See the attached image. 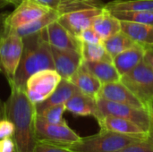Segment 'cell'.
I'll return each instance as SVG.
<instances>
[{
  "label": "cell",
  "instance_id": "6da1fadb",
  "mask_svg": "<svg viewBox=\"0 0 153 152\" xmlns=\"http://www.w3.org/2000/svg\"><path fill=\"white\" fill-rule=\"evenodd\" d=\"M11 94L4 102L5 118L14 127L15 152H33L37 143L35 135L36 106L28 98L24 88L12 86Z\"/></svg>",
  "mask_w": 153,
  "mask_h": 152
},
{
  "label": "cell",
  "instance_id": "7a4b0ae2",
  "mask_svg": "<svg viewBox=\"0 0 153 152\" xmlns=\"http://www.w3.org/2000/svg\"><path fill=\"white\" fill-rule=\"evenodd\" d=\"M23 51L10 87L24 88L27 80L43 70H55L51 46L48 39L47 29L34 35L22 38Z\"/></svg>",
  "mask_w": 153,
  "mask_h": 152
},
{
  "label": "cell",
  "instance_id": "3957f363",
  "mask_svg": "<svg viewBox=\"0 0 153 152\" xmlns=\"http://www.w3.org/2000/svg\"><path fill=\"white\" fill-rule=\"evenodd\" d=\"M5 14H0V72L4 74L11 84L22 57L23 40L15 30H11L6 27Z\"/></svg>",
  "mask_w": 153,
  "mask_h": 152
},
{
  "label": "cell",
  "instance_id": "277c9868",
  "mask_svg": "<svg viewBox=\"0 0 153 152\" xmlns=\"http://www.w3.org/2000/svg\"><path fill=\"white\" fill-rule=\"evenodd\" d=\"M143 139L145 138L100 130L99 133L81 137L76 142L65 147L74 152H115Z\"/></svg>",
  "mask_w": 153,
  "mask_h": 152
},
{
  "label": "cell",
  "instance_id": "5b68a950",
  "mask_svg": "<svg viewBox=\"0 0 153 152\" xmlns=\"http://www.w3.org/2000/svg\"><path fill=\"white\" fill-rule=\"evenodd\" d=\"M97 105L99 108V116L97 118L104 116L124 118L138 125L148 133L152 122V116L148 109L117 103L100 98L97 99Z\"/></svg>",
  "mask_w": 153,
  "mask_h": 152
},
{
  "label": "cell",
  "instance_id": "8992f818",
  "mask_svg": "<svg viewBox=\"0 0 153 152\" xmlns=\"http://www.w3.org/2000/svg\"><path fill=\"white\" fill-rule=\"evenodd\" d=\"M122 82L146 107L153 102V70L143 60L136 67L121 76Z\"/></svg>",
  "mask_w": 153,
  "mask_h": 152
},
{
  "label": "cell",
  "instance_id": "52a82bcc",
  "mask_svg": "<svg viewBox=\"0 0 153 152\" xmlns=\"http://www.w3.org/2000/svg\"><path fill=\"white\" fill-rule=\"evenodd\" d=\"M61 79L56 70L39 71L27 80L24 90L30 100L34 105H38L54 92Z\"/></svg>",
  "mask_w": 153,
  "mask_h": 152
},
{
  "label": "cell",
  "instance_id": "ba28073f",
  "mask_svg": "<svg viewBox=\"0 0 153 152\" xmlns=\"http://www.w3.org/2000/svg\"><path fill=\"white\" fill-rule=\"evenodd\" d=\"M35 135L37 142H45L62 146L76 142L81 138L68 126L66 122L51 124L38 116L35 121Z\"/></svg>",
  "mask_w": 153,
  "mask_h": 152
},
{
  "label": "cell",
  "instance_id": "9c48e42d",
  "mask_svg": "<svg viewBox=\"0 0 153 152\" xmlns=\"http://www.w3.org/2000/svg\"><path fill=\"white\" fill-rule=\"evenodd\" d=\"M50 8L32 0H22L10 13L5 14L4 22L11 30H16L47 13Z\"/></svg>",
  "mask_w": 153,
  "mask_h": 152
},
{
  "label": "cell",
  "instance_id": "30bf717a",
  "mask_svg": "<svg viewBox=\"0 0 153 152\" xmlns=\"http://www.w3.org/2000/svg\"><path fill=\"white\" fill-rule=\"evenodd\" d=\"M102 11L103 6H94L91 8L81 9L61 14L57 21L71 34L77 38L82 31L92 27L94 19L100 14Z\"/></svg>",
  "mask_w": 153,
  "mask_h": 152
},
{
  "label": "cell",
  "instance_id": "8fae6325",
  "mask_svg": "<svg viewBox=\"0 0 153 152\" xmlns=\"http://www.w3.org/2000/svg\"><path fill=\"white\" fill-rule=\"evenodd\" d=\"M98 98L147 109L145 104L120 81L102 84L97 99Z\"/></svg>",
  "mask_w": 153,
  "mask_h": 152
},
{
  "label": "cell",
  "instance_id": "7c38bea8",
  "mask_svg": "<svg viewBox=\"0 0 153 152\" xmlns=\"http://www.w3.org/2000/svg\"><path fill=\"white\" fill-rule=\"evenodd\" d=\"M55 70L62 79L69 80L82 63L81 52L76 50L59 49L51 46Z\"/></svg>",
  "mask_w": 153,
  "mask_h": 152
},
{
  "label": "cell",
  "instance_id": "4fadbf2b",
  "mask_svg": "<svg viewBox=\"0 0 153 152\" xmlns=\"http://www.w3.org/2000/svg\"><path fill=\"white\" fill-rule=\"evenodd\" d=\"M47 34L50 46L59 49L81 52L82 42L60 24L58 21L52 22L47 27Z\"/></svg>",
  "mask_w": 153,
  "mask_h": 152
},
{
  "label": "cell",
  "instance_id": "5bb4252c",
  "mask_svg": "<svg viewBox=\"0 0 153 152\" xmlns=\"http://www.w3.org/2000/svg\"><path fill=\"white\" fill-rule=\"evenodd\" d=\"M97 121L100 130H107L121 134L143 138H146L147 136V132L141 126L124 118L113 116H104L97 118Z\"/></svg>",
  "mask_w": 153,
  "mask_h": 152
},
{
  "label": "cell",
  "instance_id": "9a60e30c",
  "mask_svg": "<svg viewBox=\"0 0 153 152\" xmlns=\"http://www.w3.org/2000/svg\"><path fill=\"white\" fill-rule=\"evenodd\" d=\"M65 110L80 116H99V108L97 99H94L82 92H77L70 98L65 104Z\"/></svg>",
  "mask_w": 153,
  "mask_h": 152
},
{
  "label": "cell",
  "instance_id": "2e32d148",
  "mask_svg": "<svg viewBox=\"0 0 153 152\" xmlns=\"http://www.w3.org/2000/svg\"><path fill=\"white\" fill-rule=\"evenodd\" d=\"M77 92H80V90L72 82L66 79H61L54 92L45 101L35 105L37 115L50 107L65 104V102Z\"/></svg>",
  "mask_w": 153,
  "mask_h": 152
},
{
  "label": "cell",
  "instance_id": "e0dca14e",
  "mask_svg": "<svg viewBox=\"0 0 153 152\" xmlns=\"http://www.w3.org/2000/svg\"><path fill=\"white\" fill-rule=\"evenodd\" d=\"M145 49L146 47L137 44L113 58V64L121 76L133 70L143 60Z\"/></svg>",
  "mask_w": 153,
  "mask_h": 152
},
{
  "label": "cell",
  "instance_id": "ac0fdd59",
  "mask_svg": "<svg viewBox=\"0 0 153 152\" xmlns=\"http://www.w3.org/2000/svg\"><path fill=\"white\" fill-rule=\"evenodd\" d=\"M81 92L87 94L94 99H97L100 90L102 83L100 80L94 76L82 63L81 66L74 73V74L69 79Z\"/></svg>",
  "mask_w": 153,
  "mask_h": 152
},
{
  "label": "cell",
  "instance_id": "d6986e66",
  "mask_svg": "<svg viewBox=\"0 0 153 152\" xmlns=\"http://www.w3.org/2000/svg\"><path fill=\"white\" fill-rule=\"evenodd\" d=\"M121 22V30L128 35L135 43L144 47H153V25L139 22Z\"/></svg>",
  "mask_w": 153,
  "mask_h": 152
},
{
  "label": "cell",
  "instance_id": "ffe728a7",
  "mask_svg": "<svg viewBox=\"0 0 153 152\" xmlns=\"http://www.w3.org/2000/svg\"><path fill=\"white\" fill-rule=\"evenodd\" d=\"M92 28L104 41L121 31V22L103 7L102 13L94 19Z\"/></svg>",
  "mask_w": 153,
  "mask_h": 152
},
{
  "label": "cell",
  "instance_id": "44dd1931",
  "mask_svg": "<svg viewBox=\"0 0 153 152\" xmlns=\"http://www.w3.org/2000/svg\"><path fill=\"white\" fill-rule=\"evenodd\" d=\"M82 65L96 76L102 84L119 82L121 75L114 65L113 62L107 61H84Z\"/></svg>",
  "mask_w": 153,
  "mask_h": 152
},
{
  "label": "cell",
  "instance_id": "7402d4cb",
  "mask_svg": "<svg viewBox=\"0 0 153 152\" xmlns=\"http://www.w3.org/2000/svg\"><path fill=\"white\" fill-rule=\"evenodd\" d=\"M60 16V13L54 9H50L47 13L42 15L41 17L36 19L35 21L22 26L18 28L15 31L18 33V35L22 38H25L30 35L37 34L39 32H41L42 30H46L47 27L51 24L52 22L58 20Z\"/></svg>",
  "mask_w": 153,
  "mask_h": 152
},
{
  "label": "cell",
  "instance_id": "603a6c76",
  "mask_svg": "<svg viewBox=\"0 0 153 152\" xmlns=\"http://www.w3.org/2000/svg\"><path fill=\"white\" fill-rule=\"evenodd\" d=\"M103 45L108 53L114 58L116 56L137 45L128 35L122 30L103 41Z\"/></svg>",
  "mask_w": 153,
  "mask_h": 152
},
{
  "label": "cell",
  "instance_id": "cb8c5ba5",
  "mask_svg": "<svg viewBox=\"0 0 153 152\" xmlns=\"http://www.w3.org/2000/svg\"><path fill=\"white\" fill-rule=\"evenodd\" d=\"M107 10L112 11H144L153 12V0H117L106 4Z\"/></svg>",
  "mask_w": 153,
  "mask_h": 152
},
{
  "label": "cell",
  "instance_id": "d4e9b609",
  "mask_svg": "<svg viewBox=\"0 0 153 152\" xmlns=\"http://www.w3.org/2000/svg\"><path fill=\"white\" fill-rule=\"evenodd\" d=\"M81 54L84 61H107L113 62V58L108 53L103 43L82 42Z\"/></svg>",
  "mask_w": 153,
  "mask_h": 152
},
{
  "label": "cell",
  "instance_id": "484cf974",
  "mask_svg": "<svg viewBox=\"0 0 153 152\" xmlns=\"http://www.w3.org/2000/svg\"><path fill=\"white\" fill-rule=\"evenodd\" d=\"M110 12V11H109ZM119 21H126L153 25V12L144 11H112L110 12Z\"/></svg>",
  "mask_w": 153,
  "mask_h": 152
},
{
  "label": "cell",
  "instance_id": "4316f807",
  "mask_svg": "<svg viewBox=\"0 0 153 152\" xmlns=\"http://www.w3.org/2000/svg\"><path fill=\"white\" fill-rule=\"evenodd\" d=\"M65 111H66L65 106V104H61L50 107L37 116L51 124H62L66 122L63 117Z\"/></svg>",
  "mask_w": 153,
  "mask_h": 152
},
{
  "label": "cell",
  "instance_id": "83f0119b",
  "mask_svg": "<svg viewBox=\"0 0 153 152\" xmlns=\"http://www.w3.org/2000/svg\"><path fill=\"white\" fill-rule=\"evenodd\" d=\"M115 152H153V146L145 138L133 142Z\"/></svg>",
  "mask_w": 153,
  "mask_h": 152
},
{
  "label": "cell",
  "instance_id": "f1b7e54d",
  "mask_svg": "<svg viewBox=\"0 0 153 152\" xmlns=\"http://www.w3.org/2000/svg\"><path fill=\"white\" fill-rule=\"evenodd\" d=\"M33 152H74L68 148L57 145L54 143L45 142H37Z\"/></svg>",
  "mask_w": 153,
  "mask_h": 152
},
{
  "label": "cell",
  "instance_id": "f546056e",
  "mask_svg": "<svg viewBox=\"0 0 153 152\" xmlns=\"http://www.w3.org/2000/svg\"><path fill=\"white\" fill-rule=\"evenodd\" d=\"M77 39L81 42H86V43H93V44H98V43H103V40L100 37V35L96 32V30L90 27L83 31L81 32V34L77 37Z\"/></svg>",
  "mask_w": 153,
  "mask_h": 152
},
{
  "label": "cell",
  "instance_id": "4dcf8cb0",
  "mask_svg": "<svg viewBox=\"0 0 153 152\" xmlns=\"http://www.w3.org/2000/svg\"><path fill=\"white\" fill-rule=\"evenodd\" d=\"M13 134L14 127L13 123L6 118L0 120V140L13 137Z\"/></svg>",
  "mask_w": 153,
  "mask_h": 152
},
{
  "label": "cell",
  "instance_id": "1f68e13d",
  "mask_svg": "<svg viewBox=\"0 0 153 152\" xmlns=\"http://www.w3.org/2000/svg\"><path fill=\"white\" fill-rule=\"evenodd\" d=\"M15 142L13 138H5L0 140V152H15Z\"/></svg>",
  "mask_w": 153,
  "mask_h": 152
},
{
  "label": "cell",
  "instance_id": "d6a6232c",
  "mask_svg": "<svg viewBox=\"0 0 153 152\" xmlns=\"http://www.w3.org/2000/svg\"><path fill=\"white\" fill-rule=\"evenodd\" d=\"M39 4L45 5L50 9H54V10H58V8L63 4V3L65 0H32Z\"/></svg>",
  "mask_w": 153,
  "mask_h": 152
},
{
  "label": "cell",
  "instance_id": "836d02e7",
  "mask_svg": "<svg viewBox=\"0 0 153 152\" xmlns=\"http://www.w3.org/2000/svg\"><path fill=\"white\" fill-rule=\"evenodd\" d=\"M143 61L153 70V47H146Z\"/></svg>",
  "mask_w": 153,
  "mask_h": 152
},
{
  "label": "cell",
  "instance_id": "e575fe53",
  "mask_svg": "<svg viewBox=\"0 0 153 152\" xmlns=\"http://www.w3.org/2000/svg\"><path fill=\"white\" fill-rule=\"evenodd\" d=\"M146 139L152 143V145L153 146V117L152 116V122H151V125H150V128L148 130V133H147V136H146Z\"/></svg>",
  "mask_w": 153,
  "mask_h": 152
},
{
  "label": "cell",
  "instance_id": "d590c367",
  "mask_svg": "<svg viewBox=\"0 0 153 152\" xmlns=\"http://www.w3.org/2000/svg\"><path fill=\"white\" fill-rule=\"evenodd\" d=\"M5 118V105L4 102H3L0 99V120Z\"/></svg>",
  "mask_w": 153,
  "mask_h": 152
},
{
  "label": "cell",
  "instance_id": "8d00e7d4",
  "mask_svg": "<svg viewBox=\"0 0 153 152\" xmlns=\"http://www.w3.org/2000/svg\"><path fill=\"white\" fill-rule=\"evenodd\" d=\"M147 109H148V111L150 112L151 116H152L153 117V102L150 103V104L148 105V107H147Z\"/></svg>",
  "mask_w": 153,
  "mask_h": 152
},
{
  "label": "cell",
  "instance_id": "74e56055",
  "mask_svg": "<svg viewBox=\"0 0 153 152\" xmlns=\"http://www.w3.org/2000/svg\"><path fill=\"white\" fill-rule=\"evenodd\" d=\"M6 4H11L10 0H0V6H3Z\"/></svg>",
  "mask_w": 153,
  "mask_h": 152
},
{
  "label": "cell",
  "instance_id": "f35d334b",
  "mask_svg": "<svg viewBox=\"0 0 153 152\" xmlns=\"http://www.w3.org/2000/svg\"><path fill=\"white\" fill-rule=\"evenodd\" d=\"M85 1H88V2H95L97 0H85Z\"/></svg>",
  "mask_w": 153,
  "mask_h": 152
}]
</instances>
